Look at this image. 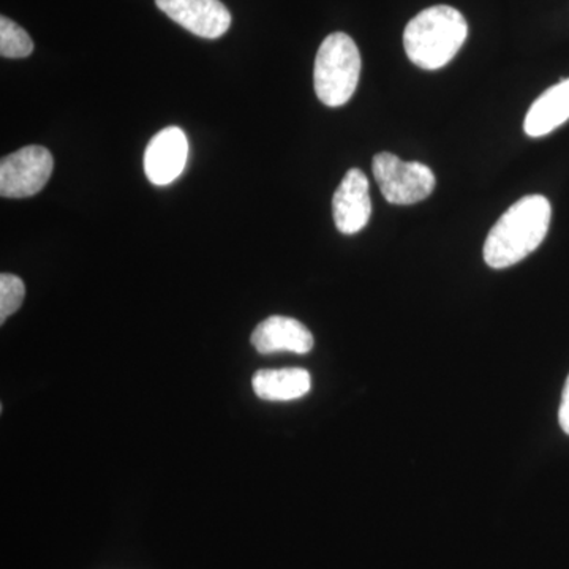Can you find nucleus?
<instances>
[{
  "label": "nucleus",
  "mask_w": 569,
  "mask_h": 569,
  "mask_svg": "<svg viewBox=\"0 0 569 569\" xmlns=\"http://www.w3.org/2000/svg\"><path fill=\"white\" fill-rule=\"evenodd\" d=\"M552 208L542 194L520 198L493 224L485 242V261L493 269L518 264L538 249L549 231Z\"/></svg>",
  "instance_id": "1"
},
{
  "label": "nucleus",
  "mask_w": 569,
  "mask_h": 569,
  "mask_svg": "<svg viewBox=\"0 0 569 569\" xmlns=\"http://www.w3.org/2000/svg\"><path fill=\"white\" fill-rule=\"evenodd\" d=\"M467 33V21L460 11L448 6L430 7L408 22L403 47L415 66L438 70L455 59Z\"/></svg>",
  "instance_id": "2"
},
{
  "label": "nucleus",
  "mask_w": 569,
  "mask_h": 569,
  "mask_svg": "<svg viewBox=\"0 0 569 569\" xmlns=\"http://www.w3.org/2000/svg\"><path fill=\"white\" fill-rule=\"evenodd\" d=\"M361 54L350 36L343 32L326 37L317 52L313 84L326 107H342L353 97L361 77Z\"/></svg>",
  "instance_id": "3"
},
{
  "label": "nucleus",
  "mask_w": 569,
  "mask_h": 569,
  "mask_svg": "<svg viewBox=\"0 0 569 569\" xmlns=\"http://www.w3.org/2000/svg\"><path fill=\"white\" fill-rule=\"evenodd\" d=\"M372 170L385 200L391 204L419 203L436 189V174L429 167L403 162L391 152L377 153Z\"/></svg>",
  "instance_id": "4"
},
{
  "label": "nucleus",
  "mask_w": 569,
  "mask_h": 569,
  "mask_svg": "<svg viewBox=\"0 0 569 569\" xmlns=\"http://www.w3.org/2000/svg\"><path fill=\"white\" fill-rule=\"evenodd\" d=\"M54 168V159L41 146H28L3 157L0 162V194L3 198H28L39 193Z\"/></svg>",
  "instance_id": "5"
},
{
  "label": "nucleus",
  "mask_w": 569,
  "mask_h": 569,
  "mask_svg": "<svg viewBox=\"0 0 569 569\" xmlns=\"http://www.w3.org/2000/svg\"><path fill=\"white\" fill-rule=\"evenodd\" d=\"M157 7L201 39H219L231 26V13L220 0H156Z\"/></svg>",
  "instance_id": "6"
},
{
  "label": "nucleus",
  "mask_w": 569,
  "mask_h": 569,
  "mask_svg": "<svg viewBox=\"0 0 569 569\" xmlns=\"http://www.w3.org/2000/svg\"><path fill=\"white\" fill-rule=\"evenodd\" d=\"M189 156V142L179 127H167L149 141L144 173L153 186H168L181 176Z\"/></svg>",
  "instance_id": "7"
},
{
  "label": "nucleus",
  "mask_w": 569,
  "mask_h": 569,
  "mask_svg": "<svg viewBox=\"0 0 569 569\" xmlns=\"http://www.w3.org/2000/svg\"><path fill=\"white\" fill-rule=\"evenodd\" d=\"M332 213L337 230L356 234L366 227L372 216L369 179L358 168L348 171L332 198Z\"/></svg>",
  "instance_id": "8"
},
{
  "label": "nucleus",
  "mask_w": 569,
  "mask_h": 569,
  "mask_svg": "<svg viewBox=\"0 0 569 569\" xmlns=\"http://www.w3.org/2000/svg\"><path fill=\"white\" fill-rule=\"evenodd\" d=\"M250 342L261 355L279 353V351L306 355L312 351L313 336L307 326L295 318L272 316L254 328Z\"/></svg>",
  "instance_id": "9"
},
{
  "label": "nucleus",
  "mask_w": 569,
  "mask_h": 569,
  "mask_svg": "<svg viewBox=\"0 0 569 569\" xmlns=\"http://www.w3.org/2000/svg\"><path fill=\"white\" fill-rule=\"evenodd\" d=\"M569 119V78L552 86L531 104L523 130L531 138L545 137Z\"/></svg>",
  "instance_id": "10"
},
{
  "label": "nucleus",
  "mask_w": 569,
  "mask_h": 569,
  "mask_svg": "<svg viewBox=\"0 0 569 569\" xmlns=\"http://www.w3.org/2000/svg\"><path fill=\"white\" fill-rule=\"evenodd\" d=\"M254 395L269 402L301 399L312 389V377L306 369L258 370L252 378Z\"/></svg>",
  "instance_id": "11"
},
{
  "label": "nucleus",
  "mask_w": 569,
  "mask_h": 569,
  "mask_svg": "<svg viewBox=\"0 0 569 569\" xmlns=\"http://www.w3.org/2000/svg\"><path fill=\"white\" fill-rule=\"evenodd\" d=\"M33 41L29 33L10 18H0V54L2 58L22 59L31 56Z\"/></svg>",
  "instance_id": "12"
},
{
  "label": "nucleus",
  "mask_w": 569,
  "mask_h": 569,
  "mask_svg": "<svg viewBox=\"0 0 569 569\" xmlns=\"http://www.w3.org/2000/svg\"><path fill=\"white\" fill-rule=\"evenodd\" d=\"M24 282L18 276H0V323H6L7 318L21 309L24 301Z\"/></svg>",
  "instance_id": "13"
},
{
  "label": "nucleus",
  "mask_w": 569,
  "mask_h": 569,
  "mask_svg": "<svg viewBox=\"0 0 569 569\" xmlns=\"http://www.w3.org/2000/svg\"><path fill=\"white\" fill-rule=\"evenodd\" d=\"M559 422L563 432L569 436V376L567 383H565L563 396H561Z\"/></svg>",
  "instance_id": "14"
}]
</instances>
